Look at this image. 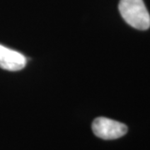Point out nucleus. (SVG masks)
Returning <instances> with one entry per match:
<instances>
[{"label":"nucleus","instance_id":"obj_1","mask_svg":"<svg viewBox=\"0 0 150 150\" xmlns=\"http://www.w3.org/2000/svg\"><path fill=\"white\" fill-rule=\"evenodd\" d=\"M118 9L122 18L130 26L139 30L149 28V13L143 0H120Z\"/></svg>","mask_w":150,"mask_h":150},{"label":"nucleus","instance_id":"obj_3","mask_svg":"<svg viewBox=\"0 0 150 150\" xmlns=\"http://www.w3.org/2000/svg\"><path fill=\"white\" fill-rule=\"evenodd\" d=\"M27 63L26 58L20 53L0 44V68L8 71L23 69Z\"/></svg>","mask_w":150,"mask_h":150},{"label":"nucleus","instance_id":"obj_2","mask_svg":"<svg viewBox=\"0 0 150 150\" xmlns=\"http://www.w3.org/2000/svg\"><path fill=\"white\" fill-rule=\"evenodd\" d=\"M92 129L97 137L105 140L117 139L128 132V127L124 123L104 117L95 118L92 124Z\"/></svg>","mask_w":150,"mask_h":150}]
</instances>
